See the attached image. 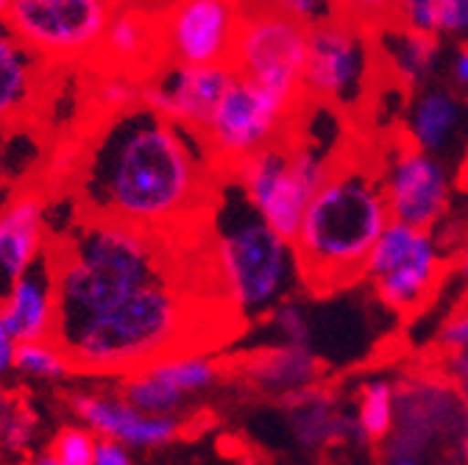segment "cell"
Instances as JSON below:
<instances>
[{"instance_id": "8992f818", "label": "cell", "mask_w": 468, "mask_h": 465, "mask_svg": "<svg viewBox=\"0 0 468 465\" xmlns=\"http://www.w3.org/2000/svg\"><path fill=\"white\" fill-rule=\"evenodd\" d=\"M231 68L292 103H304L307 28L292 20L284 6L243 9Z\"/></svg>"}, {"instance_id": "5b68a950", "label": "cell", "mask_w": 468, "mask_h": 465, "mask_svg": "<svg viewBox=\"0 0 468 465\" xmlns=\"http://www.w3.org/2000/svg\"><path fill=\"white\" fill-rule=\"evenodd\" d=\"M215 217V268L229 307L240 318L282 307L302 279L292 243L260 217L240 185L223 193Z\"/></svg>"}, {"instance_id": "d590c367", "label": "cell", "mask_w": 468, "mask_h": 465, "mask_svg": "<svg viewBox=\"0 0 468 465\" xmlns=\"http://www.w3.org/2000/svg\"><path fill=\"white\" fill-rule=\"evenodd\" d=\"M31 465H62V462H58L50 451H45V454L34 457V462H31Z\"/></svg>"}, {"instance_id": "74e56055", "label": "cell", "mask_w": 468, "mask_h": 465, "mask_svg": "<svg viewBox=\"0 0 468 465\" xmlns=\"http://www.w3.org/2000/svg\"><path fill=\"white\" fill-rule=\"evenodd\" d=\"M463 279L468 281V248H465V254H463Z\"/></svg>"}, {"instance_id": "e0dca14e", "label": "cell", "mask_w": 468, "mask_h": 465, "mask_svg": "<svg viewBox=\"0 0 468 465\" xmlns=\"http://www.w3.org/2000/svg\"><path fill=\"white\" fill-rule=\"evenodd\" d=\"M6 329L20 343L53 340L56 334V262L50 246L15 284L6 304L0 307Z\"/></svg>"}, {"instance_id": "1f68e13d", "label": "cell", "mask_w": 468, "mask_h": 465, "mask_svg": "<svg viewBox=\"0 0 468 465\" xmlns=\"http://www.w3.org/2000/svg\"><path fill=\"white\" fill-rule=\"evenodd\" d=\"M441 340L446 348H452V352H463V348H468V312L452 318L443 332H441Z\"/></svg>"}, {"instance_id": "7c38bea8", "label": "cell", "mask_w": 468, "mask_h": 465, "mask_svg": "<svg viewBox=\"0 0 468 465\" xmlns=\"http://www.w3.org/2000/svg\"><path fill=\"white\" fill-rule=\"evenodd\" d=\"M382 187L390 220L430 231L449 206V173L446 167L413 148L393 151L382 164Z\"/></svg>"}, {"instance_id": "d4e9b609", "label": "cell", "mask_w": 468, "mask_h": 465, "mask_svg": "<svg viewBox=\"0 0 468 465\" xmlns=\"http://www.w3.org/2000/svg\"><path fill=\"white\" fill-rule=\"evenodd\" d=\"M396 424V390L385 379H374L363 387L357 407V427L368 440H382Z\"/></svg>"}, {"instance_id": "44dd1931", "label": "cell", "mask_w": 468, "mask_h": 465, "mask_svg": "<svg viewBox=\"0 0 468 465\" xmlns=\"http://www.w3.org/2000/svg\"><path fill=\"white\" fill-rule=\"evenodd\" d=\"M42 148L28 126L0 129V212L23 193V176L37 164Z\"/></svg>"}, {"instance_id": "d6a6232c", "label": "cell", "mask_w": 468, "mask_h": 465, "mask_svg": "<svg viewBox=\"0 0 468 465\" xmlns=\"http://www.w3.org/2000/svg\"><path fill=\"white\" fill-rule=\"evenodd\" d=\"M15 354H17V340L6 329V321L0 315V379L9 371H15Z\"/></svg>"}, {"instance_id": "e575fe53", "label": "cell", "mask_w": 468, "mask_h": 465, "mask_svg": "<svg viewBox=\"0 0 468 465\" xmlns=\"http://www.w3.org/2000/svg\"><path fill=\"white\" fill-rule=\"evenodd\" d=\"M454 81L463 90H468V48H463L457 53V59H454Z\"/></svg>"}, {"instance_id": "277c9868", "label": "cell", "mask_w": 468, "mask_h": 465, "mask_svg": "<svg viewBox=\"0 0 468 465\" xmlns=\"http://www.w3.org/2000/svg\"><path fill=\"white\" fill-rule=\"evenodd\" d=\"M193 329H198V307L179 281L165 279L53 343L70 360L73 374H121L126 379L176 357Z\"/></svg>"}, {"instance_id": "9c48e42d", "label": "cell", "mask_w": 468, "mask_h": 465, "mask_svg": "<svg viewBox=\"0 0 468 465\" xmlns=\"http://www.w3.org/2000/svg\"><path fill=\"white\" fill-rule=\"evenodd\" d=\"M374 76V53L366 34L346 17H335L307 31L304 92L332 109L363 103Z\"/></svg>"}, {"instance_id": "f35d334b", "label": "cell", "mask_w": 468, "mask_h": 465, "mask_svg": "<svg viewBox=\"0 0 468 465\" xmlns=\"http://www.w3.org/2000/svg\"><path fill=\"white\" fill-rule=\"evenodd\" d=\"M465 462H468V435H465Z\"/></svg>"}, {"instance_id": "4316f807", "label": "cell", "mask_w": 468, "mask_h": 465, "mask_svg": "<svg viewBox=\"0 0 468 465\" xmlns=\"http://www.w3.org/2000/svg\"><path fill=\"white\" fill-rule=\"evenodd\" d=\"M154 368L190 398L196 393H204L207 387H212L215 379L220 376L215 360H209L204 354H176V357L154 363Z\"/></svg>"}, {"instance_id": "484cf974", "label": "cell", "mask_w": 468, "mask_h": 465, "mask_svg": "<svg viewBox=\"0 0 468 465\" xmlns=\"http://www.w3.org/2000/svg\"><path fill=\"white\" fill-rule=\"evenodd\" d=\"M15 371L28 379H48L58 382L73 374L70 360L53 340H39V343H20L15 354Z\"/></svg>"}, {"instance_id": "836d02e7", "label": "cell", "mask_w": 468, "mask_h": 465, "mask_svg": "<svg viewBox=\"0 0 468 465\" xmlns=\"http://www.w3.org/2000/svg\"><path fill=\"white\" fill-rule=\"evenodd\" d=\"M446 368H449V376L454 379L457 390L468 401V348H463V352H452L446 360Z\"/></svg>"}, {"instance_id": "5bb4252c", "label": "cell", "mask_w": 468, "mask_h": 465, "mask_svg": "<svg viewBox=\"0 0 468 465\" xmlns=\"http://www.w3.org/2000/svg\"><path fill=\"white\" fill-rule=\"evenodd\" d=\"M70 404L95 438L117 440L129 449H159L182 432L179 418L145 416L121 393H73Z\"/></svg>"}, {"instance_id": "603a6c76", "label": "cell", "mask_w": 468, "mask_h": 465, "mask_svg": "<svg viewBox=\"0 0 468 465\" xmlns=\"http://www.w3.org/2000/svg\"><path fill=\"white\" fill-rule=\"evenodd\" d=\"M251 376L271 390H299L315 379V360L304 345H282L262 354L251 368Z\"/></svg>"}, {"instance_id": "52a82bcc", "label": "cell", "mask_w": 468, "mask_h": 465, "mask_svg": "<svg viewBox=\"0 0 468 465\" xmlns=\"http://www.w3.org/2000/svg\"><path fill=\"white\" fill-rule=\"evenodd\" d=\"M302 106L238 76L204 129L215 164L238 170L249 156L282 143Z\"/></svg>"}, {"instance_id": "2e32d148", "label": "cell", "mask_w": 468, "mask_h": 465, "mask_svg": "<svg viewBox=\"0 0 468 465\" xmlns=\"http://www.w3.org/2000/svg\"><path fill=\"white\" fill-rule=\"evenodd\" d=\"M48 65L0 15V129L23 126L31 118L42 98Z\"/></svg>"}, {"instance_id": "4dcf8cb0", "label": "cell", "mask_w": 468, "mask_h": 465, "mask_svg": "<svg viewBox=\"0 0 468 465\" xmlns=\"http://www.w3.org/2000/svg\"><path fill=\"white\" fill-rule=\"evenodd\" d=\"M92 465H134V457H132L129 446L117 443V440L98 438V446H95V462H92Z\"/></svg>"}, {"instance_id": "30bf717a", "label": "cell", "mask_w": 468, "mask_h": 465, "mask_svg": "<svg viewBox=\"0 0 468 465\" xmlns=\"http://www.w3.org/2000/svg\"><path fill=\"white\" fill-rule=\"evenodd\" d=\"M441 270L443 257L432 231L390 220L368 259L366 279L385 307L410 312L427 301Z\"/></svg>"}, {"instance_id": "7402d4cb", "label": "cell", "mask_w": 468, "mask_h": 465, "mask_svg": "<svg viewBox=\"0 0 468 465\" xmlns=\"http://www.w3.org/2000/svg\"><path fill=\"white\" fill-rule=\"evenodd\" d=\"M121 396L132 407H137L140 413L162 418H179V413L190 401V396H185L170 379H165L154 365L126 376L121 385Z\"/></svg>"}, {"instance_id": "8fae6325", "label": "cell", "mask_w": 468, "mask_h": 465, "mask_svg": "<svg viewBox=\"0 0 468 465\" xmlns=\"http://www.w3.org/2000/svg\"><path fill=\"white\" fill-rule=\"evenodd\" d=\"M243 9L223 0H185L159 17L162 50L173 65L220 68L231 65Z\"/></svg>"}, {"instance_id": "ffe728a7", "label": "cell", "mask_w": 468, "mask_h": 465, "mask_svg": "<svg viewBox=\"0 0 468 465\" xmlns=\"http://www.w3.org/2000/svg\"><path fill=\"white\" fill-rule=\"evenodd\" d=\"M404 28L424 37H452L468 48V0H407Z\"/></svg>"}, {"instance_id": "ba28073f", "label": "cell", "mask_w": 468, "mask_h": 465, "mask_svg": "<svg viewBox=\"0 0 468 465\" xmlns=\"http://www.w3.org/2000/svg\"><path fill=\"white\" fill-rule=\"evenodd\" d=\"M114 6L106 0H9L6 20L48 62L98 53Z\"/></svg>"}, {"instance_id": "4fadbf2b", "label": "cell", "mask_w": 468, "mask_h": 465, "mask_svg": "<svg viewBox=\"0 0 468 465\" xmlns=\"http://www.w3.org/2000/svg\"><path fill=\"white\" fill-rule=\"evenodd\" d=\"M238 81L231 65L220 68H185L173 65L143 90V103L156 109L162 118L204 132L212 111Z\"/></svg>"}, {"instance_id": "f546056e", "label": "cell", "mask_w": 468, "mask_h": 465, "mask_svg": "<svg viewBox=\"0 0 468 465\" xmlns=\"http://www.w3.org/2000/svg\"><path fill=\"white\" fill-rule=\"evenodd\" d=\"M282 6L292 20H299L307 31L335 20V6L324 4V0H290V4H282Z\"/></svg>"}, {"instance_id": "7a4b0ae2", "label": "cell", "mask_w": 468, "mask_h": 465, "mask_svg": "<svg viewBox=\"0 0 468 465\" xmlns=\"http://www.w3.org/2000/svg\"><path fill=\"white\" fill-rule=\"evenodd\" d=\"M50 251L56 262L53 340L126 304L143 287L176 279L154 231L98 217L79 220Z\"/></svg>"}, {"instance_id": "83f0119b", "label": "cell", "mask_w": 468, "mask_h": 465, "mask_svg": "<svg viewBox=\"0 0 468 465\" xmlns=\"http://www.w3.org/2000/svg\"><path fill=\"white\" fill-rule=\"evenodd\" d=\"M98 438L87 427H65L56 432L50 443V454L62 465H92L95 462Z\"/></svg>"}, {"instance_id": "6da1fadb", "label": "cell", "mask_w": 468, "mask_h": 465, "mask_svg": "<svg viewBox=\"0 0 468 465\" xmlns=\"http://www.w3.org/2000/svg\"><path fill=\"white\" fill-rule=\"evenodd\" d=\"M215 167L204 132L137 103L109 114L95 132L76 190L90 217L159 231L207 206Z\"/></svg>"}, {"instance_id": "ac0fdd59", "label": "cell", "mask_w": 468, "mask_h": 465, "mask_svg": "<svg viewBox=\"0 0 468 465\" xmlns=\"http://www.w3.org/2000/svg\"><path fill=\"white\" fill-rule=\"evenodd\" d=\"M468 121V109L449 90H424L407 114L410 145L435 156L449 151L460 137Z\"/></svg>"}, {"instance_id": "d6986e66", "label": "cell", "mask_w": 468, "mask_h": 465, "mask_svg": "<svg viewBox=\"0 0 468 465\" xmlns=\"http://www.w3.org/2000/svg\"><path fill=\"white\" fill-rule=\"evenodd\" d=\"M154 45H162L159 17L132 6H114L98 53L117 65H134L148 59L154 53Z\"/></svg>"}, {"instance_id": "3957f363", "label": "cell", "mask_w": 468, "mask_h": 465, "mask_svg": "<svg viewBox=\"0 0 468 465\" xmlns=\"http://www.w3.org/2000/svg\"><path fill=\"white\" fill-rule=\"evenodd\" d=\"M390 226L382 167L343 153L326 185L313 198L292 248L302 281L315 293H332L366 276L368 259Z\"/></svg>"}, {"instance_id": "9a60e30c", "label": "cell", "mask_w": 468, "mask_h": 465, "mask_svg": "<svg viewBox=\"0 0 468 465\" xmlns=\"http://www.w3.org/2000/svg\"><path fill=\"white\" fill-rule=\"evenodd\" d=\"M45 248V204L39 193L23 190L0 212V307Z\"/></svg>"}, {"instance_id": "8d00e7d4", "label": "cell", "mask_w": 468, "mask_h": 465, "mask_svg": "<svg viewBox=\"0 0 468 465\" xmlns=\"http://www.w3.org/2000/svg\"><path fill=\"white\" fill-rule=\"evenodd\" d=\"M388 465H419L413 457H396V460H390Z\"/></svg>"}, {"instance_id": "cb8c5ba5", "label": "cell", "mask_w": 468, "mask_h": 465, "mask_svg": "<svg viewBox=\"0 0 468 465\" xmlns=\"http://www.w3.org/2000/svg\"><path fill=\"white\" fill-rule=\"evenodd\" d=\"M382 45H385V56L401 79L421 84L432 76V68L438 62L435 37H424L410 28H401V31L388 34L382 39Z\"/></svg>"}, {"instance_id": "f1b7e54d", "label": "cell", "mask_w": 468, "mask_h": 465, "mask_svg": "<svg viewBox=\"0 0 468 465\" xmlns=\"http://www.w3.org/2000/svg\"><path fill=\"white\" fill-rule=\"evenodd\" d=\"M273 323L279 329V334L287 340V345H304L307 348V340H310V318L307 312L292 304V301H284L282 307L273 310Z\"/></svg>"}]
</instances>
